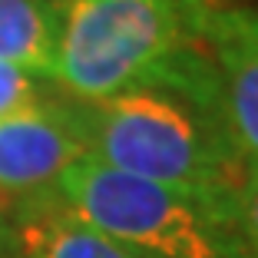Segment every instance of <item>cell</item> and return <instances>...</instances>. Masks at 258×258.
<instances>
[{
  "instance_id": "1",
  "label": "cell",
  "mask_w": 258,
  "mask_h": 258,
  "mask_svg": "<svg viewBox=\"0 0 258 258\" xmlns=\"http://www.w3.org/2000/svg\"><path fill=\"white\" fill-rule=\"evenodd\" d=\"M90 156L119 172L235 202L245 159L225 113V96L205 43L99 103H80Z\"/></svg>"
},
{
  "instance_id": "2",
  "label": "cell",
  "mask_w": 258,
  "mask_h": 258,
  "mask_svg": "<svg viewBox=\"0 0 258 258\" xmlns=\"http://www.w3.org/2000/svg\"><path fill=\"white\" fill-rule=\"evenodd\" d=\"M215 0H56L53 86L99 103L133 86L172 53L202 43Z\"/></svg>"
},
{
  "instance_id": "3",
  "label": "cell",
  "mask_w": 258,
  "mask_h": 258,
  "mask_svg": "<svg viewBox=\"0 0 258 258\" xmlns=\"http://www.w3.org/2000/svg\"><path fill=\"white\" fill-rule=\"evenodd\" d=\"M136 258H245L238 199H209L83 159L53 192Z\"/></svg>"
},
{
  "instance_id": "4",
  "label": "cell",
  "mask_w": 258,
  "mask_h": 258,
  "mask_svg": "<svg viewBox=\"0 0 258 258\" xmlns=\"http://www.w3.org/2000/svg\"><path fill=\"white\" fill-rule=\"evenodd\" d=\"M90 159L80 103L53 90L40 103L0 119V212L53 196L63 175Z\"/></svg>"
},
{
  "instance_id": "5",
  "label": "cell",
  "mask_w": 258,
  "mask_h": 258,
  "mask_svg": "<svg viewBox=\"0 0 258 258\" xmlns=\"http://www.w3.org/2000/svg\"><path fill=\"white\" fill-rule=\"evenodd\" d=\"M202 43L215 63L245 166H258V10L215 0Z\"/></svg>"
},
{
  "instance_id": "6",
  "label": "cell",
  "mask_w": 258,
  "mask_h": 258,
  "mask_svg": "<svg viewBox=\"0 0 258 258\" xmlns=\"http://www.w3.org/2000/svg\"><path fill=\"white\" fill-rule=\"evenodd\" d=\"M14 258H136L116 238L93 228L56 196H40L4 209Z\"/></svg>"
},
{
  "instance_id": "7",
  "label": "cell",
  "mask_w": 258,
  "mask_h": 258,
  "mask_svg": "<svg viewBox=\"0 0 258 258\" xmlns=\"http://www.w3.org/2000/svg\"><path fill=\"white\" fill-rule=\"evenodd\" d=\"M60 14L56 0H0V63L53 83Z\"/></svg>"
},
{
  "instance_id": "8",
  "label": "cell",
  "mask_w": 258,
  "mask_h": 258,
  "mask_svg": "<svg viewBox=\"0 0 258 258\" xmlns=\"http://www.w3.org/2000/svg\"><path fill=\"white\" fill-rule=\"evenodd\" d=\"M53 90L56 86L50 80H43V76L20 70V67H10V63H0V119L40 103Z\"/></svg>"
},
{
  "instance_id": "9",
  "label": "cell",
  "mask_w": 258,
  "mask_h": 258,
  "mask_svg": "<svg viewBox=\"0 0 258 258\" xmlns=\"http://www.w3.org/2000/svg\"><path fill=\"white\" fill-rule=\"evenodd\" d=\"M238 235L245 258H258V166L245 169L238 189Z\"/></svg>"
},
{
  "instance_id": "10",
  "label": "cell",
  "mask_w": 258,
  "mask_h": 258,
  "mask_svg": "<svg viewBox=\"0 0 258 258\" xmlns=\"http://www.w3.org/2000/svg\"><path fill=\"white\" fill-rule=\"evenodd\" d=\"M0 258H14V248H10V235H7V222H4V212H0Z\"/></svg>"
},
{
  "instance_id": "11",
  "label": "cell",
  "mask_w": 258,
  "mask_h": 258,
  "mask_svg": "<svg viewBox=\"0 0 258 258\" xmlns=\"http://www.w3.org/2000/svg\"><path fill=\"white\" fill-rule=\"evenodd\" d=\"M225 4H238V7H255L258 10V0H225Z\"/></svg>"
}]
</instances>
